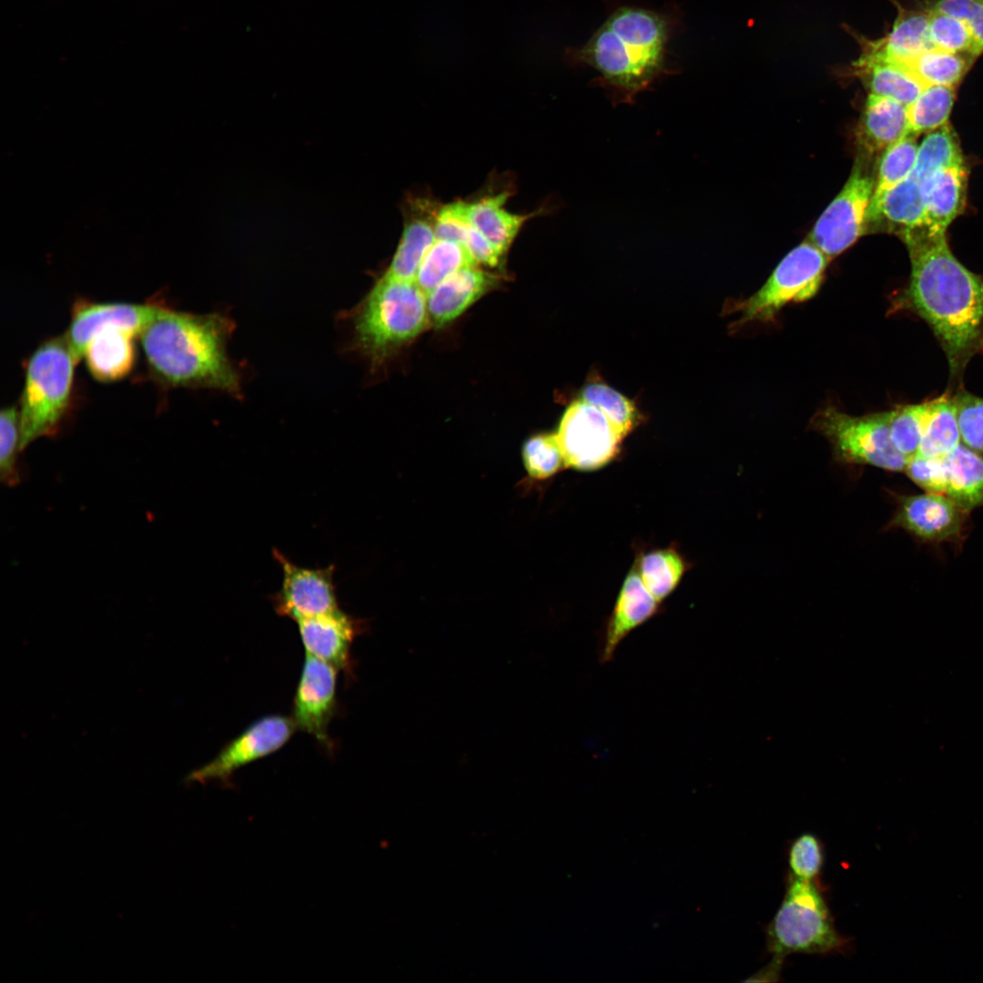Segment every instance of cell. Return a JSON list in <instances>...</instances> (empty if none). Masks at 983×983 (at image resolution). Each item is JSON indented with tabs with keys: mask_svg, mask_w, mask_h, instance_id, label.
Here are the masks:
<instances>
[{
	"mask_svg": "<svg viewBox=\"0 0 983 983\" xmlns=\"http://www.w3.org/2000/svg\"><path fill=\"white\" fill-rule=\"evenodd\" d=\"M911 272L898 308L924 319L942 347L952 380L983 350V276L952 253L946 232L917 228L902 235Z\"/></svg>",
	"mask_w": 983,
	"mask_h": 983,
	"instance_id": "1",
	"label": "cell"
},
{
	"mask_svg": "<svg viewBox=\"0 0 983 983\" xmlns=\"http://www.w3.org/2000/svg\"><path fill=\"white\" fill-rule=\"evenodd\" d=\"M678 14L638 5L616 7L581 46L570 47V66H589L598 76L593 83L613 104H633L667 75L676 72L669 46L678 28Z\"/></svg>",
	"mask_w": 983,
	"mask_h": 983,
	"instance_id": "2",
	"label": "cell"
},
{
	"mask_svg": "<svg viewBox=\"0 0 983 983\" xmlns=\"http://www.w3.org/2000/svg\"><path fill=\"white\" fill-rule=\"evenodd\" d=\"M232 330V321L222 314L163 307L138 336L149 372L160 384L238 394L239 376L226 350Z\"/></svg>",
	"mask_w": 983,
	"mask_h": 983,
	"instance_id": "3",
	"label": "cell"
},
{
	"mask_svg": "<svg viewBox=\"0 0 983 983\" xmlns=\"http://www.w3.org/2000/svg\"><path fill=\"white\" fill-rule=\"evenodd\" d=\"M429 320L426 294L416 282L384 274L355 313L354 342L380 364L419 336Z\"/></svg>",
	"mask_w": 983,
	"mask_h": 983,
	"instance_id": "4",
	"label": "cell"
},
{
	"mask_svg": "<svg viewBox=\"0 0 983 983\" xmlns=\"http://www.w3.org/2000/svg\"><path fill=\"white\" fill-rule=\"evenodd\" d=\"M77 362L64 335L41 342L30 355L19 407L20 451L57 431L71 406Z\"/></svg>",
	"mask_w": 983,
	"mask_h": 983,
	"instance_id": "5",
	"label": "cell"
},
{
	"mask_svg": "<svg viewBox=\"0 0 983 983\" xmlns=\"http://www.w3.org/2000/svg\"><path fill=\"white\" fill-rule=\"evenodd\" d=\"M849 941L836 928L816 880L790 875L781 905L766 927L773 957L784 960L794 953H844Z\"/></svg>",
	"mask_w": 983,
	"mask_h": 983,
	"instance_id": "6",
	"label": "cell"
},
{
	"mask_svg": "<svg viewBox=\"0 0 983 983\" xmlns=\"http://www.w3.org/2000/svg\"><path fill=\"white\" fill-rule=\"evenodd\" d=\"M890 420L891 410L854 416L826 407L814 415L810 425L828 441L836 461L902 471L908 459L892 441Z\"/></svg>",
	"mask_w": 983,
	"mask_h": 983,
	"instance_id": "7",
	"label": "cell"
},
{
	"mask_svg": "<svg viewBox=\"0 0 983 983\" xmlns=\"http://www.w3.org/2000/svg\"><path fill=\"white\" fill-rule=\"evenodd\" d=\"M829 260L809 240L794 248L757 291L734 305L739 313L735 326L771 321L786 305L815 297Z\"/></svg>",
	"mask_w": 983,
	"mask_h": 983,
	"instance_id": "8",
	"label": "cell"
},
{
	"mask_svg": "<svg viewBox=\"0 0 983 983\" xmlns=\"http://www.w3.org/2000/svg\"><path fill=\"white\" fill-rule=\"evenodd\" d=\"M565 467L594 471L614 459L624 439L598 408L582 400L564 410L555 432Z\"/></svg>",
	"mask_w": 983,
	"mask_h": 983,
	"instance_id": "9",
	"label": "cell"
},
{
	"mask_svg": "<svg viewBox=\"0 0 983 983\" xmlns=\"http://www.w3.org/2000/svg\"><path fill=\"white\" fill-rule=\"evenodd\" d=\"M296 729L291 716L268 714L260 717L228 742L210 762L192 771L186 780L231 785L232 776L238 769L279 750Z\"/></svg>",
	"mask_w": 983,
	"mask_h": 983,
	"instance_id": "10",
	"label": "cell"
},
{
	"mask_svg": "<svg viewBox=\"0 0 983 983\" xmlns=\"http://www.w3.org/2000/svg\"><path fill=\"white\" fill-rule=\"evenodd\" d=\"M874 185L872 177L861 167H855L842 190L816 222L808 240L830 259L861 236Z\"/></svg>",
	"mask_w": 983,
	"mask_h": 983,
	"instance_id": "11",
	"label": "cell"
},
{
	"mask_svg": "<svg viewBox=\"0 0 983 983\" xmlns=\"http://www.w3.org/2000/svg\"><path fill=\"white\" fill-rule=\"evenodd\" d=\"M273 556L282 570V584L272 596L276 613L295 622L335 613L339 609L334 584V565L309 569L296 565L279 550Z\"/></svg>",
	"mask_w": 983,
	"mask_h": 983,
	"instance_id": "12",
	"label": "cell"
},
{
	"mask_svg": "<svg viewBox=\"0 0 983 983\" xmlns=\"http://www.w3.org/2000/svg\"><path fill=\"white\" fill-rule=\"evenodd\" d=\"M333 665L306 654L293 699L296 727L332 750L329 726L337 706V674Z\"/></svg>",
	"mask_w": 983,
	"mask_h": 983,
	"instance_id": "13",
	"label": "cell"
},
{
	"mask_svg": "<svg viewBox=\"0 0 983 983\" xmlns=\"http://www.w3.org/2000/svg\"><path fill=\"white\" fill-rule=\"evenodd\" d=\"M163 307L153 303L78 299L73 305L70 322L64 336L79 360L89 341L101 330L117 327L139 335Z\"/></svg>",
	"mask_w": 983,
	"mask_h": 983,
	"instance_id": "14",
	"label": "cell"
},
{
	"mask_svg": "<svg viewBox=\"0 0 983 983\" xmlns=\"http://www.w3.org/2000/svg\"><path fill=\"white\" fill-rule=\"evenodd\" d=\"M897 504L888 527L901 528L929 542L958 538L968 514L944 494L900 495L897 496Z\"/></svg>",
	"mask_w": 983,
	"mask_h": 983,
	"instance_id": "15",
	"label": "cell"
},
{
	"mask_svg": "<svg viewBox=\"0 0 983 983\" xmlns=\"http://www.w3.org/2000/svg\"><path fill=\"white\" fill-rule=\"evenodd\" d=\"M306 654L319 658L339 671L351 673L350 649L354 639L365 630L363 620L339 610L296 622Z\"/></svg>",
	"mask_w": 983,
	"mask_h": 983,
	"instance_id": "16",
	"label": "cell"
},
{
	"mask_svg": "<svg viewBox=\"0 0 983 983\" xmlns=\"http://www.w3.org/2000/svg\"><path fill=\"white\" fill-rule=\"evenodd\" d=\"M856 36L861 55L853 63V72L868 87L870 93L898 101L909 106L924 89L925 86L904 64L888 58L881 51L877 40Z\"/></svg>",
	"mask_w": 983,
	"mask_h": 983,
	"instance_id": "17",
	"label": "cell"
},
{
	"mask_svg": "<svg viewBox=\"0 0 983 983\" xmlns=\"http://www.w3.org/2000/svg\"><path fill=\"white\" fill-rule=\"evenodd\" d=\"M660 603L643 583L636 564L627 574L613 611L607 619L598 645L599 662L613 660L623 640L636 627L652 618Z\"/></svg>",
	"mask_w": 983,
	"mask_h": 983,
	"instance_id": "18",
	"label": "cell"
},
{
	"mask_svg": "<svg viewBox=\"0 0 983 983\" xmlns=\"http://www.w3.org/2000/svg\"><path fill=\"white\" fill-rule=\"evenodd\" d=\"M497 283V275L478 265L458 270L426 294L430 320L436 328L447 325Z\"/></svg>",
	"mask_w": 983,
	"mask_h": 983,
	"instance_id": "19",
	"label": "cell"
},
{
	"mask_svg": "<svg viewBox=\"0 0 983 983\" xmlns=\"http://www.w3.org/2000/svg\"><path fill=\"white\" fill-rule=\"evenodd\" d=\"M411 204L399 245L384 274L415 281L424 256L436 241L435 220L439 208L427 200Z\"/></svg>",
	"mask_w": 983,
	"mask_h": 983,
	"instance_id": "20",
	"label": "cell"
},
{
	"mask_svg": "<svg viewBox=\"0 0 983 983\" xmlns=\"http://www.w3.org/2000/svg\"><path fill=\"white\" fill-rule=\"evenodd\" d=\"M137 335L130 329L117 327L103 329L95 335L82 357L92 377L101 382H114L126 378L136 362Z\"/></svg>",
	"mask_w": 983,
	"mask_h": 983,
	"instance_id": "21",
	"label": "cell"
},
{
	"mask_svg": "<svg viewBox=\"0 0 983 983\" xmlns=\"http://www.w3.org/2000/svg\"><path fill=\"white\" fill-rule=\"evenodd\" d=\"M509 197L510 193L503 191L469 203L471 225L502 256L508 251L527 220L553 210V208L544 205L530 214H514L504 208Z\"/></svg>",
	"mask_w": 983,
	"mask_h": 983,
	"instance_id": "22",
	"label": "cell"
},
{
	"mask_svg": "<svg viewBox=\"0 0 983 983\" xmlns=\"http://www.w3.org/2000/svg\"><path fill=\"white\" fill-rule=\"evenodd\" d=\"M908 133L907 106L894 99L869 94L858 129L860 146L868 154L885 151Z\"/></svg>",
	"mask_w": 983,
	"mask_h": 983,
	"instance_id": "23",
	"label": "cell"
},
{
	"mask_svg": "<svg viewBox=\"0 0 983 983\" xmlns=\"http://www.w3.org/2000/svg\"><path fill=\"white\" fill-rule=\"evenodd\" d=\"M967 186L964 164L936 173L927 182L923 225L919 228L946 232L965 206Z\"/></svg>",
	"mask_w": 983,
	"mask_h": 983,
	"instance_id": "24",
	"label": "cell"
},
{
	"mask_svg": "<svg viewBox=\"0 0 983 983\" xmlns=\"http://www.w3.org/2000/svg\"><path fill=\"white\" fill-rule=\"evenodd\" d=\"M944 459L948 478L946 495L966 512L982 507V455L959 444Z\"/></svg>",
	"mask_w": 983,
	"mask_h": 983,
	"instance_id": "25",
	"label": "cell"
},
{
	"mask_svg": "<svg viewBox=\"0 0 983 983\" xmlns=\"http://www.w3.org/2000/svg\"><path fill=\"white\" fill-rule=\"evenodd\" d=\"M927 190L909 174L887 191L877 207L866 216L867 222L884 219L901 230V235L923 225Z\"/></svg>",
	"mask_w": 983,
	"mask_h": 983,
	"instance_id": "26",
	"label": "cell"
},
{
	"mask_svg": "<svg viewBox=\"0 0 983 983\" xmlns=\"http://www.w3.org/2000/svg\"><path fill=\"white\" fill-rule=\"evenodd\" d=\"M897 16L888 34L877 39L886 56L908 65L923 52L933 47L928 33L929 11L907 9L899 4Z\"/></svg>",
	"mask_w": 983,
	"mask_h": 983,
	"instance_id": "27",
	"label": "cell"
},
{
	"mask_svg": "<svg viewBox=\"0 0 983 983\" xmlns=\"http://www.w3.org/2000/svg\"><path fill=\"white\" fill-rule=\"evenodd\" d=\"M961 435L954 397L945 393L928 400L917 453L945 456L960 444Z\"/></svg>",
	"mask_w": 983,
	"mask_h": 983,
	"instance_id": "28",
	"label": "cell"
},
{
	"mask_svg": "<svg viewBox=\"0 0 983 983\" xmlns=\"http://www.w3.org/2000/svg\"><path fill=\"white\" fill-rule=\"evenodd\" d=\"M958 138L949 124L929 132L918 145L916 161L910 174L927 190V184L938 171L963 165Z\"/></svg>",
	"mask_w": 983,
	"mask_h": 983,
	"instance_id": "29",
	"label": "cell"
},
{
	"mask_svg": "<svg viewBox=\"0 0 983 983\" xmlns=\"http://www.w3.org/2000/svg\"><path fill=\"white\" fill-rule=\"evenodd\" d=\"M636 568L646 589L661 603L678 585L686 563L674 548L668 547L643 554Z\"/></svg>",
	"mask_w": 983,
	"mask_h": 983,
	"instance_id": "30",
	"label": "cell"
},
{
	"mask_svg": "<svg viewBox=\"0 0 983 983\" xmlns=\"http://www.w3.org/2000/svg\"><path fill=\"white\" fill-rule=\"evenodd\" d=\"M473 265L477 264L463 245L436 239L419 267L415 282L428 294L453 273Z\"/></svg>",
	"mask_w": 983,
	"mask_h": 983,
	"instance_id": "31",
	"label": "cell"
},
{
	"mask_svg": "<svg viewBox=\"0 0 983 983\" xmlns=\"http://www.w3.org/2000/svg\"><path fill=\"white\" fill-rule=\"evenodd\" d=\"M974 59L970 55L932 47L920 54L907 66L925 86L956 87L968 73Z\"/></svg>",
	"mask_w": 983,
	"mask_h": 983,
	"instance_id": "32",
	"label": "cell"
},
{
	"mask_svg": "<svg viewBox=\"0 0 983 983\" xmlns=\"http://www.w3.org/2000/svg\"><path fill=\"white\" fill-rule=\"evenodd\" d=\"M955 87L927 86L907 106L908 133L917 137L948 124L954 101Z\"/></svg>",
	"mask_w": 983,
	"mask_h": 983,
	"instance_id": "33",
	"label": "cell"
},
{
	"mask_svg": "<svg viewBox=\"0 0 983 983\" xmlns=\"http://www.w3.org/2000/svg\"><path fill=\"white\" fill-rule=\"evenodd\" d=\"M917 148V137L907 134L883 152L867 214L877 207L887 191L910 174Z\"/></svg>",
	"mask_w": 983,
	"mask_h": 983,
	"instance_id": "34",
	"label": "cell"
},
{
	"mask_svg": "<svg viewBox=\"0 0 983 983\" xmlns=\"http://www.w3.org/2000/svg\"><path fill=\"white\" fill-rule=\"evenodd\" d=\"M581 400L601 410L625 438L638 424L640 414L633 401L598 380L588 381Z\"/></svg>",
	"mask_w": 983,
	"mask_h": 983,
	"instance_id": "35",
	"label": "cell"
},
{
	"mask_svg": "<svg viewBox=\"0 0 983 983\" xmlns=\"http://www.w3.org/2000/svg\"><path fill=\"white\" fill-rule=\"evenodd\" d=\"M522 459L532 481H547L565 467L555 432H541L528 438L522 447Z\"/></svg>",
	"mask_w": 983,
	"mask_h": 983,
	"instance_id": "36",
	"label": "cell"
},
{
	"mask_svg": "<svg viewBox=\"0 0 983 983\" xmlns=\"http://www.w3.org/2000/svg\"><path fill=\"white\" fill-rule=\"evenodd\" d=\"M928 400L891 410L890 432L896 448L907 459L918 451Z\"/></svg>",
	"mask_w": 983,
	"mask_h": 983,
	"instance_id": "37",
	"label": "cell"
},
{
	"mask_svg": "<svg viewBox=\"0 0 983 983\" xmlns=\"http://www.w3.org/2000/svg\"><path fill=\"white\" fill-rule=\"evenodd\" d=\"M928 33L933 47L951 53L973 54L974 41L968 25L957 17L929 10Z\"/></svg>",
	"mask_w": 983,
	"mask_h": 983,
	"instance_id": "38",
	"label": "cell"
},
{
	"mask_svg": "<svg viewBox=\"0 0 983 983\" xmlns=\"http://www.w3.org/2000/svg\"><path fill=\"white\" fill-rule=\"evenodd\" d=\"M19 409L16 405L2 409L0 413V476L6 485L19 481L15 468L16 454L20 451Z\"/></svg>",
	"mask_w": 983,
	"mask_h": 983,
	"instance_id": "39",
	"label": "cell"
},
{
	"mask_svg": "<svg viewBox=\"0 0 983 983\" xmlns=\"http://www.w3.org/2000/svg\"><path fill=\"white\" fill-rule=\"evenodd\" d=\"M953 397L963 444L983 455V398L964 390Z\"/></svg>",
	"mask_w": 983,
	"mask_h": 983,
	"instance_id": "40",
	"label": "cell"
},
{
	"mask_svg": "<svg viewBox=\"0 0 983 983\" xmlns=\"http://www.w3.org/2000/svg\"><path fill=\"white\" fill-rule=\"evenodd\" d=\"M823 862L822 844L815 835L802 834L791 844L788 850V866L792 876L816 880L821 872Z\"/></svg>",
	"mask_w": 983,
	"mask_h": 983,
	"instance_id": "41",
	"label": "cell"
},
{
	"mask_svg": "<svg viewBox=\"0 0 983 983\" xmlns=\"http://www.w3.org/2000/svg\"><path fill=\"white\" fill-rule=\"evenodd\" d=\"M904 471L926 492H947L948 478L944 456L928 457L918 453L907 460Z\"/></svg>",
	"mask_w": 983,
	"mask_h": 983,
	"instance_id": "42",
	"label": "cell"
},
{
	"mask_svg": "<svg viewBox=\"0 0 983 983\" xmlns=\"http://www.w3.org/2000/svg\"><path fill=\"white\" fill-rule=\"evenodd\" d=\"M928 9L963 20L973 37L974 56L977 57L983 53V3L980 0H934Z\"/></svg>",
	"mask_w": 983,
	"mask_h": 983,
	"instance_id": "43",
	"label": "cell"
},
{
	"mask_svg": "<svg viewBox=\"0 0 983 983\" xmlns=\"http://www.w3.org/2000/svg\"><path fill=\"white\" fill-rule=\"evenodd\" d=\"M471 227L469 202L457 200L439 208L435 220L436 239L462 245Z\"/></svg>",
	"mask_w": 983,
	"mask_h": 983,
	"instance_id": "44",
	"label": "cell"
},
{
	"mask_svg": "<svg viewBox=\"0 0 983 983\" xmlns=\"http://www.w3.org/2000/svg\"><path fill=\"white\" fill-rule=\"evenodd\" d=\"M462 245L477 265L494 268L499 265L502 258L494 247L472 225L467 233Z\"/></svg>",
	"mask_w": 983,
	"mask_h": 983,
	"instance_id": "45",
	"label": "cell"
},
{
	"mask_svg": "<svg viewBox=\"0 0 983 983\" xmlns=\"http://www.w3.org/2000/svg\"><path fill=\"white\" fill-rule=\"evenodd\" d=\"M983 3V0H980Z\"/></svg>",
	"mask_w": 983,
	"mask_h": 983,
	"instance_id": "46",
	"label": "cell"
}]
</instances>
